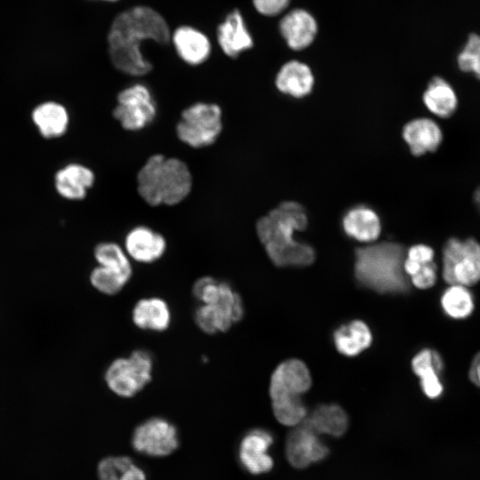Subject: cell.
Listing matches in <instances>:
<instances>
[{
  "label": "cell",
  "mask_w": 480,
  "mask_h": 480,
  "mask_svg": "<svg viewBox=\"0 0 480 480\" xmlns=\"http://www.w3.org/2000/svg\"><path fill=\"white\" fill-rule=\"evenodd\" d=\"M171 37L164 18L155 9L138 5L118 13L108 33V51L120 72L142 76L152 70V63L142 53L141 44L154 41L165 44Z\"/></svg>",
  "instance_id": "obj_1"
},
{
  "label": "cell",
  "mask_w": 480,
  "mask_h": 480,
  "mask_svg": "<svg viewBox=\"0 0 480 480\" xmlns=\"http://www.w3.org/2000/svg\"><path fill=\"white\" fill-rule=\"evenodd\" d=\"M307 224L304 207L293 201L281 203L257 220V236L275 265L304 267L314 261V249L293 238L294 231L305 229Z\"/></svg>",
  "instance_id": "obj_2"
},
{
  "label": "cell",
  "mask_w": 480,
  "mask_h": 480,
  "mask_svg": "<svg viewBox=\"0 0 480 480\" xmlns=\"http://www.w3.org/2000/svg\"><path fill=\"white\" fill-rule=\"evenodd\" d=\"M137 192L149 206H173L191 193L193 176L188 164L176 156L154 154L136 175Z\"/></svg>",
  "instance_id": "obj_3"
},
{
  "label": "cell",
  "mask_w": 480,
  "mask_h": 480,
  "mask_svg": "<svg viewBox=\"0 0 480 480\" xmlns=\"http://www.w3.org/2000/svg\"><path fill=\"white\" fill-rule=\"evenodd\" d=\"M406 252L396 243L382 242L356 251L355 275L360 284L380 293H404L409 281L404 270Z\"/></svg>",
  "instance_id": "obj_4"
},
{
  "label": "cell",
  "mask_w": 480,
  "mask_h": 480,
  "mask_svg": "<svg viewBox=\"0 0 480 480\" xmlns=\"http://www.w3.org/2000/svg\"><path fill=\"white\" fill-rule=\"evenodd\" d=\"M192 293L200 302L194 321L204 333L225 332L244 316L242 299L227 282L203 276L194 283Z\"/></svg>",
  "instance_id": "obj_5"
},
{
  "label": "cell",
  "mask_w": 480,
  "mask_h": 480,
  "mask_svg": "<svg viewBox=\"0 0 480 480\" xmlns=\"http://www.w3.org/2000/svg\"><path fill=\"white\" fill-rule=\"evenodd\" d=\"M222 130L223 112L220 106L204 101H197L185 108L175 125L179 140L195 149L213 145Z\"/></svg>",
  "instance_id": "obj_6"
},
{
  "label": "cell",
  "mask_w": 480,
  "mask_h": 480,
  "mask_svg": "<svg viewBox=\"0 0 480 480\" xmlns=\"http://www.w3.org/2000/svg\"><path fill=\"white\" fill-rule=\"evenodd\" d=\"M153 366V357L148 350L135 349L128 356L113 360L105 372L104 379L115 395L131 398L151 381Z\"/></svg>",
  "instance_id": "obj_7"
},
{
  "label": "cell",
  "mask_w": 480,
  "mask_h": 480,
  "mask_svg": "<svg viewBox=\"0 0 480 480\" xmlns=\"http://www.w3.org/2000/svg\"><path fill=\"white\" fill-rule=\"evenodd\" d=\"M442 276L448 284L471 286L480 281V243L474 237H450L442 252Z\"/></svg>",
  "instance_id": "obj_8"
},
{
  "label": "cell",
  "mask_w": 480,
  "mask_h": 480,
  "mask_svg": "<svg viewBox=\"0 0 480 480\" xmlns=\"http://www.w3.org/2000/svg\"><path fill=\"white\" fill-rule=\"evenodd\" d=\"M112 115L124 130L139 132L155 121L157 105L150 89L135 83L118 92Z\"/></svg>",
  "instance_id": "obj_9"
},
{
  "label": "cell",
  "mask_w": 480,
  "mask_h": 480,
  "mask_svg": "<svg viewBox=\"0 0 480 480\" xmlns=\"http://www.w3.org/2000/svg\"><path fill=\"white\" fill-rule=\"evenodd\" d=\"M132 444L138 452L163 457L177 449L179 435L176 427L169 420L153 417L136 427L132 436Z\"/></svg>",
  "instance_id": "obj_10"
},
{
  "label": "cell",
  "mask_w": 480,
  "mask_h": 480,
  "mask_svg": "<svg viewBox=\"0 0 480 480\" xmlns=\"http://www.w3.org/2000/svg\"><path fill=\"white\" fill-rule=\"evenodd\" d=\"M308 366L299 359L282 362L273 372L269 382L271 401L301 398L311 387Z\"/></svg>",
  "instance_id": "obj_11"
},
{
  "label": "cell",
  "mask_w": 480,
  "mask_h": 480,
  "mask_svg": "<svg viewBox=\"0 0 480 480\" xmlns=\"http://www.w3.org/2000/svg\"><path fill=\"white\" fill-rule=\"evenodd\" d=\"M285 455L292 467L304 468L326 458L328 448L318 438L317 433L302 423L288 435Z\"/></svg>",
  "instance_id": "obj_12"
},
{
  "label": "cell",
  "mask_w": 480,
  "mask_h": 480,
  "mask_svg": "<svg viewBox=\"0 0 480 480\" xmlns=\"http://www.w3.org/2000/svg\"><path fill=\"white\" fill-rule=\"evenodd\" d=\"M123 247L132 260L150 264L164 255L167 241L162 233L154 228L137 225L125 234Z\"/></svg>",
  "instance_id": "obj_13"
},
{
  "label": "cell",
  "mask_w": 480,
  "mask_h": 480,
  "mask_svg": "<svg viewBox=\"0 0 480 480\" xmlns=\"http://www.w3.org/2000/svg\"><path fill=\"white\" fill-rule=\"evenodd\" d=\"M274 442L270 432L254 428L245 434L238 447V458L242 467L252 475L269 472L274 460L268 450Z\"/></svg>",
  "instance_id": "obj_14"
},
{
  "label": "cell",
  "mask_w": 480,
  "mask_h": 480,
  "mask_svg": "<svg viewBox=\"0 0 480 480\" xmlns=\"http://www.w3.org/2000/svg\"><path fill=\"white\" fill-rule=\"evenodd\" d=\"M402 135L411 153L416 156L436 151L444 140L441 126L428 117L408 122L403 128Z\"/></svg>",
  "instance_id": "obj_15"
},
{
  "label": "cell",
  "mask_w": 480,
  "mask_h": 480,
  "mask_svg": "<svg viewBox=\"0 0 480 480\" xmlns=\"http://www.w3.org/2000/svg\"><path fill=\"white\" fill-rule=\"evenodd\" d=\"M217 41L222 52L233 59L253 46L252 35L237 9L229 12L218 26Z\"/></svg>",
  "instance_id": "obj_16"
},
{
  "label": "cell",
  "mask_w": 480,
  "mask_h": 480,
  "mask_svg": "<svg viewBox=\"0 0 480 480\" xmlns=\"http://www.w3.org/2000/svg\"><path fill=\"white\" fill-rule=\"evenodd\" d=\"M279 30L291 49L300 51L313 43L317 33V23L306 10L295 9L281 19Z\"/></svg>",
  "instance_id": "obj_17"
},
{
  "label": "cell",
  "mask_w": 480,
  "mask_h": 480,
  "mask_svg": "<svg viewBox=\"0 0 480 480\" xmlns=\"http://www.w3.org/2000/svg\"><path fill=\"white\" fill-rule=\"evenodd\" d=\"M171 38L177 54L188 65H200L211 54L212 44L208 36L191 26L177 28Z\"/></svg>",
  "instance_id": "obj_18"
},
{
  "label": "cell",
  "mask_w": 480,
  "mask_h": 480,
  "mask_svg": "<svg viewBox=\"0 0 480 480\" xmlns=\"http://www.w3.org/2000/svg\"><path fill=\"white\" fill-rule=\"evenodd\" d=\"M132 321L140 330L161 332L171 325L172 310L162 298H142L132 308Z\"/></svg>",
  "instance_id": "obj_19"
},
{
  "label": "cell",
  "mask_w": 480,
  "mask_h": 480,
  "mask_svg": "<svg viewBox=\"0 0 480 480\" xmlns=\"http://www.w3.org/2000/svg\"><path fill=\"white\" fill-rule=\"evenodd\" d=\"M413 372L420 378L423 393L431 399L442 396L444 386L440 374L444 369L441 356L430 348H423L412 360Z\"/></svg>",
  "instance_id": "obj_20"
},
{
  "label": "cell",
  "mask_w": 480,
  "mask_h": 480,
  "mask_svg": "<svg viewBox=\"0 0 480 480\" xmlns=\"http://www.w3.org/2000/svg\"><path fill=\"white\" fill-rule=\"evenodd\" d=\"M426 108L438 118L454 116L459 108V97L454 87L441 76L433 77L422 95Z\"/></svg>",
  "instance_id": "obj_21"
},
{
  "label": "cell",
  "mask_w": 480,
  "mask_h": 480,
  "mask_svg": "<svg viewBox=\"0 0 480 480\" xmlns=\"http://www.w3.org/2000/svg\"><path fill=\"white\" fill-rule=\"evenodd\" d=\"M95 175L87 166L70 164L60 170L55 177L58 193L69 200L84 199L93 186Z\"/></svg>",
  "instance_id": "obj_22"
},
{
  "label": "cell",
  "mask_w": 480,
  "mask_h": 480,
  "mask_svg": "<svg viewBox=\"0 0 480 480\" xmlns=\"http://www.w3.org/2000/svg\"><path fill=\"white\" fill-rule=\"evenodd\" d=\"M314 76L310 68L300 61L291 60L279 69L276 86L283 93L294 98H302L311 92Z\"/></svg>",
  "instance_id": "obj_23"
},
{
  "label": "cell",
  "mask_w": 480,
  "mask_h": 480,
  "mask_svg": "<svg viewBox=\"0 0 480 480\" xmlns=\"http://www.w3.org/2000/svg\"><path fill=\"white\" fill-rule=\"evenodd\" d=\"M342 226L348 236L364 243L375 241L381 231L377 213L366 206L350 209L343 217Z\"/></svg>",
  "instance_id": "obj_24"
},
{
  "label": "cell",
  "mask_w": 480,
  "mask_h": 480,
  "mask_svg": "<svg viewBox=\"0 0 480 480\" xmlns=\"http://www.w3.org/2000/svg\"><path fill=\"white\" fill-rule=\"evenodd\" d=\"M302 423L317 434L338 437L341 436L348 429V417L338 404H321L315 408Z\"/></svg>",
  "instance_id": "obj_25"
},
{
  "label": "cell",
  "mask_w": 480,
  "mask_h": 480,
  "mask_svg": "<svg viewBox=\"0 0 480 480\" xmlns=\"http://www.w3.org/2000/svg\"><path fill=\"white\" fill-rule=\"evenodd\" d=\"M372 336L368 325L361 320H353L333 332L336 349L346 356H355L370 347Z\"/></svg>",
  "instance_id": "obj_26"
},
{
  "label": "cell",
  "mask_w": 480,
  "mask_h": 480,
  "mask_svg": "<svg viewBox=\"0 0 480 480\" xmlns=\"http://www.w3.org/2000/svg\"><path fill=\"white\" fill-rule=\"evenodd\" d=\"M32 118L44 137L53 138L62 135L68 124L66 108L56 102H45L37 106Z\"/></svg>",
  "instance_id": "obj_27"
},
{
  "label": "cell",
  "mask_w": 480,
  "mask_h": 480,
  "mask_svg": "<svg viewBox=\"0 0 480 480\" xmlns=\"http://www.w3.org/2000/svg\"><path fill=\"white\" fill-rule=\"evenodd\" d=\"M443 311L452 319H465L475 308L474 297L467 286L450 284L441 296Z\"/></svg>",
  "instance_id": "obj_28"
},
{
  "label": "cell",
  "mask_w": 480,
  "mask_h": 480,
  "mask_svg": "<svg viewBox=\"0 0 480 480\" xmlns=\"http://www.w3.org/2000/svg\"><path fill=\"white\" fill-rule=\"evenodd\" d=\"M100 480H146L145 472L126 456L103 459L98 467Z\"/></svg>",
  "instance_id": "obj_29"
},
{
  "label": "cell",
  "mask_w": 480,
  "mask_h": 480,
  "mask_svg": "<svg viewBox=\"0 0 480 480\" xmlns=\"http://www.w3.org/2000/svg\"><path fill=\"white\" fill-rule=\"evenodd\" d=\"M93 254L99 265L132 276V260L119 244L116 242H101L95 246Z\"/></svg>",
  "instance_id": "obj_30"
},
{
  "label": "cell",
  "mask_w": 480,
  "mask_h": 480,
  "mask_svg": "<svg viewBox=\"0 0 480 480\" xmlns=\"http://www.w3.org/2000/svg\"><path fill=\"white\" fill-rule=\"evenodd\" d=\"M131 278V275L100 265L94 268L90 275L92 285L106 295L120 292Z\"/></svg>",
  "instance_id": "obj_31"
},
{
  "label": "cell",
  "mask_w": 480,
  "mask_h": 480,
  "mask_svg": "<svg viewBox=\"0 0 480 480\" xmlns=\"http://www.w3.org/2000/svg\"><path fill=\"white\" fill-rule=\"evenodd\" d=\"M271 404L276 420L284 426H298L308 416L301 398L275 400Z\"/></svg>",
  "instance_id": "obj_32"
},
{
  "label": "cell",
  "mask_w": 480,
  "mask_h": 480,
  "mask_svg": "<svg viewBox=\"0 0 480 480\" xmlns=\"http://www.w3.org/2000/svg\"><path fill=\"white\" fill-rule=\"evenodd\" d=\"M456 63L459 69L467 74H472L480 80V35L471 33L458 53Z\"/></svg>",
  "instance_id": "obj_33"
},
{
  "label": "cell",
  "mask_w": 480,
  "mask_h": 480,
  "mask_svg": "<svg viewBox=\"0 0 480 480\" xmlns=\"http://www.w3.org/2000/svg\"><path fill=\"white\" fill-rule=\"evenodd\" d=\"M437 279V266L435 261L420 265L418 271L410 276L411 283L419 289H428L435 285Z\"/></svg>",
  "instance_id": "obj_34"
},
{
  "label": "cell",
  "mask_w": 480,
  "mask_h": 480,
  "mask_svg": "<svg viewBox=\"0 0 480 480\" xmlns=\"http://www.w3.org/2000/svg\"><path fill=\"white\" fill-rule=\"evenodd\" d=\"M290 0H252L254 8L265 16H276L288 6Z\"/></svg>",
  "instance_id": "obj_35"
},
{
  "label": "cell",
  "mask_w": 480,
  "mask_h": 480,
  "mask_svg": "<svg viewBox=\"0 0 480 480\" xmlns=\"http://www.w3.org/2000/svg\"><path fill=\"white\" fill-rule=\"evenodd\" d=\"M468 377L474 385L480 388V352L475 356L471 362Z\"/></svg>",
  "instance_id": "obj_36"
},
{
  "label": "cell",
  "mask_w": 480,
  "mask_h": 480,
  "mask_svg": "<svg viewBox=\"0 0 480 480\" xmlns=\"http://www.w3.org/2000/svg\"><path fill=\"white\" fill-rule=\"evenodd\" d=\"M473 199L475 204H476L478 210L480 211V186H478L473 195Z\"/></svg>",
  "instance_id": "obj_37"
},
{
  "label": "cell",
  "mask_w": 480,
  "mask_h": 480,
  "mask_svg": "<svg viewBox=\"0 0 480 480\" xmlns=\"http://www.w3.org/2000/svg\"><path fill=\"white\" fill-rule=\"evenodd\" d=\"M103 1H108V2H116V1H118V0H103Z\"/></svg>",
  "instance_id": "obj_38"
}]
</instances>
